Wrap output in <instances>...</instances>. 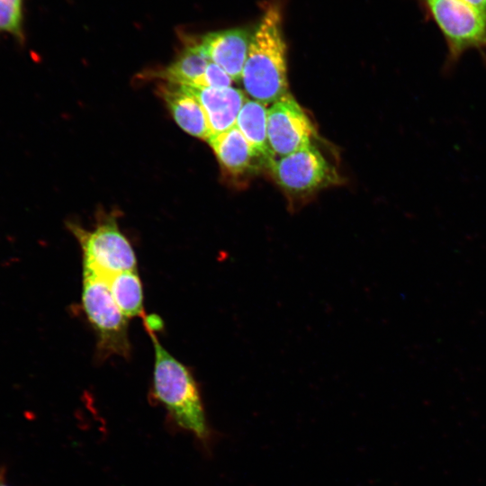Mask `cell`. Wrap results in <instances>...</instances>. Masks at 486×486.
Here are the masks:
<instances>
[{
  "label": "cell",
  "mask_w": 486,
  "mask_h": 486,
  "mask_svg": "<svg viewBox=\"0 0 486 486\" xmlns=\"http://www.w3.org/2000/svg\"><path fill=\"white\" fill-rule=\"evenodd\" d=\"M155 352L153 389L174 423L193 434L207 452L217 436L210 427L198 385L190 370L159 343L148 330Z\"/></svg>",
  "instance_id": "1"
},
{
  "label": "cell",
  "mask_w": 486,
  "mask_h": 486,
  "mask_svg": "<svg viewBox=\"0 0 486 486\" xmlns=\"http://www.w3.org/2000/svg\"><path fill=\"white\" fill-rule=\"evenodd\" d=\"M282 9L270 3L251 38L241 80L254 100L273 104L288 93Z\"/></svg>",
  "instance_id": "2"
},
{
  "label": "cell",
  "mask_w": 486,
  "mask_h": 486,
  "mask_svg": "<svg viewBox=\"0 0 486 486\" xmlns=\"http://www.w3.org/2000/svg\"><path fill=\"white\" fill-rule=\"evenodd\" d=\"M446 44L444 70L450 72L469 50L486 60V15L463 0H419Z\"/></svg>",
  "instance_id": "3"
},
{
  "label": "cell",
  "mask_w": 486,
  "mask_h": 486,
  "mask_svg": "<svg viewBox=\"0 0 486 486\" xmlns=\"http://www.w3.org/2000/svg\"><path fill=\"white\" fill-rule=\"evenodd\" d=\"M82 306L97 337V348L103 356H129L128 318L110 292L106 279L83 269Z\"/></svg>",
  "instance_id": "4"
},
{
  "label": "cell",
  "mask_w": 486,
  "mask_h": 486,
  "mask_svg": "<svg viewBox=\"0 0 486 486\" xmlns=\"http://www.w3.org/2000/svg\"><path fill=\"white\" fill-rule=\"evenodd\" d=\"M68 227L80 244L83 269L104 278L123 271L137 270L135 252L112 215L100 220L92 230L72 222H68Z\"/></svg>",
  "instance_id": "5"
},
{
  "label": "cell",
  "mask_w": 486,
  "mask_h": 486,
  "mask_svg": "<svg viewBox=\"0 0 486 486\" xmlns=\"http://www.w3.org/2000/svg\"><path fill=\"white\" fill-rule=\"evenodd\" d=\"M277 184L293 194L316 191L336 183L338 176L320 151L312 144L268 163Z\"/></svg>",
  "instance_id": "6"
},
{
  "label": "cell",
  "mask_w": 486,
  "mask_h": 486,
  "mask_svg": "<svg viewBox=\"0 0 486 486\" xmlns=\"http://www.w3.org/2000/svg\"><path fill=\"white\" fill-rule=\"evenodd\" d=\"M314 127L288 92L267 109V138L274 157H284L311 144Z\"/></svg>",
  "instance_id": "7"
},
{
  "label": "cell",
  "mask_w": 486,
  "mask_h": 486,
  "mask_svg": "<svg viewBox=\"0 0 486 486\" xmlns=\"http://www.w3.org/2000/svg\"><path fill=\"white\" fill-rule=\"evenodd\" d=\"M252 35L244 28H232L203 35L199 46L203 54L224 69L232 80L241 79Z\"/></svg>",
  "instance_id": "8"
},
{
  "label": "cell",
  "mask_w": 486,
  "mask_h": 486,
  "mask_svg": "<svg viewBox=\"0 0 486 486\" xmlns=\"http://www.w3.org/2000/svg\"><path fill=\"white\" fill-rule=\"evenodd\" d=\"M201 104L211 135L225 131L236 125L245 101V94L232 86L223 88L183 86Z\"/></svg>",
  "instance_id": "9"
},
{
  "label": "cell",
  "mask_w": 486,
  "mask_h": 486,
  "mask_svg": "<svg viewBox=\"0 0 486 486\" xmlns=\"http://www.w3.org/2000/svg\"><path fill=\"white\" fill-rule=\"evenodd\" d=\"M158 91L178 124L188 134L208 140L211 136L205 112L199 101L183 86L160 85Z\"/></svg>",
  "instance_id": "10"
},
{
  "label": "cell",
  "mask_w": 486,
  "mask_h": 486,
  "mask_svg": "<svg viewBox=\"0 0 486 486\" xmlns=\"http://www.w3.org/2000/svg\"><path fill=\"white\" fill-rule=\"evenodd\" d=\"M220 165L232 175H240L252 166L256 158L249 144L235 125L207 140Z\"/></svg>",
  "instance_id": "11"
},
{
  "label": "cell",
  "mask_w": 486,
  "mask_h": 486,
  "mask_svg": "<svg viewBox=\"0 0 486 486\" xmlns=\"http://www.w3.org/2000/svg\"><path fill=\"white\" fill-rule=\"evenodd\" d=\"M236 126L249 144L256 158L267 163L274 158L267 138V109L266 104L246 100L237 118Z\"/></svg>",
  "instance_id": "12"
},
{
  "label": "cell",
  "mask_w": 486,
  "mask_h": 486,
  "mask_svg": "<svg viewBox=\"0 0 486 486\" xmlns=\"http://www.w3.org/2000/svg\"><path fill=\"white\" fill-rule=\"evenodd\" d=\"M209 61L199 43L192 41L184 47L173 63L154 73V76L170 84L192 86L203 75Z\"/></svg>",
  "instance_id": "13"
},
{
  "label": "cell",
  "mask_w": 486,
  "mask_h": 486,
  "mask_svg": "<svg viewBox=\"0 0 486 486\" xmlns=\"http://www.w3.org/2000/svg\"><path fill=\"white\" fill-rule=\"evenodd\" d=\"M105 279L112 299L128 319L142 315L143 291L137 270L123 271Z\"/></svg>",
  "instance_id": "14"
},
{
  "label": "cell",
  "mask_w": 486,
  "mask_h": 486,
  "mask_svg": "<svg viewBox=\"0 0 486 486\" xmlns=\"http://www.w3.org/2000/svg\"><path fill=\"white\" fill-rule=\"evenodd\" d=\"M23 12L24 0H0V33L12 35L23 43Z\"/></svg>",
  "instance_id": "15"
},
{
  "label": "cell",
  "mask_w": 486,
  "mask_h": 486,
  "mask_svg": "<svg viewBox=\"0 0 486 486\" xmlns=\"http://www.w3.org/2000/svg\"><path fill=\"white\" fill-rule=\"evenodd\" d=\"M231 82L232 78L224 69L217 64L210 62L203 75L192 86L223 88L231 86Z\"/></svg>",
  "instance_id": "16"
},
{
  "label": "cell",
  "mask_w": 486,
  "mask_h": 486,
  "mask_svg": "<svg viewBox=\"0 0 486 486\" xmlns=\"http://www.w3.org/2000/svg\"><path fill=\"white\" fill-rule=\"evenodd\" d=\"M476 11L486 15V0H463Z\"/></svg>",
  "instance_id": "17"
},
{
  "label": "cell",
  "mask_w": 486,
  "mask_h": 486,
  "mask_svg": "<svg viewBox=\"0 0 486 486\" xmlns=\"http://www.w3.org/2000/svg\"><path fill=\"white\" fill-rule=\"evenodd\" d=\"M0 486H10V485H8V484L6 483L4 478L3 475H2V472H1V474H0Z\"/></svg>",
  "instance_id": "18"
}]
</instances>
